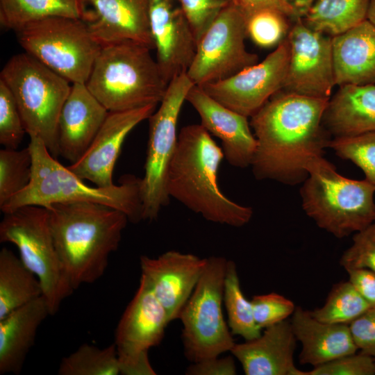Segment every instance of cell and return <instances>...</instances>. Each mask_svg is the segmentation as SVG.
I'll use <instances>...</instances> for the list:
<instances>
[{"mask_svg":"<svg viewBox=\"0 0 375 375\" xmlns=\"http://www.w3.org/2000/svg\"><path fill=\"white\" fill-rule=\"evenodd\" d=\"M28 147L33 158L31 182L0 208L3 213L25 206L47 208L60 203L94 202L122 211L133 223L143 220L140 178L128 174L122 177L118 185L90 187L60 163L39 138L30 136Z\"/></svg>","mask_w":375,"mask_h":375,"instance_id":"4","label":"cell"},{"mask_svg":"<svg viewBox=\"0 0 375 375\" xmlns=\"http://www.w3.org/2000/svg\"><path fill=\"white\" fill-rule=\"evenodd\" d=\"M151 50L131 40L101 46L85 85L109 112L160 103L169 83Z\"/></svg>","mask_w":375,"mask_h":375,"instance_id":"5","label":"cell"},{"mask_svg":"<svg viewBox=\"0 0 375 375\" xmlns=\"http://www.w3.org/2000/svg\"><path fill=\"white\" fill-rule=\"evenodd\" d=\"M335 84H375V26L365 19L332 37Z\"/></svg>","mask_w":375,"mask_h":375,"instance_id":"25","label":"cell"},{"mask_svg":"<svg viewBox=\"0 0 375 375\" xmlns=\"http://www.w3.org/2000/svg\"><path fill=\"white\" fill-rule=\"evenodd\" d=\"M291 7L298 17H303L315 0H281Z\"/></svg>","mask_w":375,"mask_h":375,"instance_id":"45","label":"cell"},{"mask_svg":"<svg viewBox=\"0 0 375 375\" xmlns=\"http://www.w3.org/2000/svg\"><path fill=\"white\" fill-rule=\"evenodd\" d=\"M85 21L101 45L131 40L153 49L150 0H82Z\"/></svg>","mask_w":375,"mask_h":375,"instance_id":"20","label":"cell"},{"mask_svg":"<svg viewBox=\"0 0 375 375\" xmlns=\"http://www.w3.org/2000/svg\"><path fill=\"white\" fill-rule=\"evenodd\" d=\"M188 375H235L236 366L232 356L212 357L192 362L185 372Z\"/></svg>","mask_w":375,"mask_h":375,"instance_id":"42","label":"cell"},{"mask_svg":"<svg viewBox=\"0 0 375 375\" xmlns=\"http://www.w3.org/2000/svg\"><path fill=\"white\" fill-rule=\"evenodd\" d=\"M367 19L375 26V0H370L369 1Z\"/></svg>","mask_w":375,"mask_h":375,"instance_id":"46","label":"cell"},{"mask_svg":"<svg viewBox=\"0 0 375 375\" xmlns=\"http://www.w3.org/2000/svg\"><path fill=\"white\" fill-rule=\"evenodd\" d=\"M223 301L228 315V324L233 335L242 337L246 341L260 335L261 328L255 322L251 300L244 295L236 264L227 260Z\"/></svg>","mask_w":375,"mask_h":375,"instance_id":"30","label":"cell"},{"mask_svg":"<svg viewBox=\"0 0 375 375\" xmlns=\"http://www.w3.org/2000/svg\"><path fill=\"white\" fill-rule=\"evenodd\" d=\"M108 112L85 83H72L58 117L60 156L70 164L78 161L88 150Z\"/></svg>","mask_w":375,"mask_h":375,"instance_id":"21","label":"cell"},{"mask_svg":"<svg viewBox=\"0 0 375 375\" xmlns=\"http://www.w3.org/2000/svg\"><path fill=\"white\" fill-rule=\"evenodd\" d=\"M42 295L40 281L12 251H0V319Z\"/></svg>","mask_w":375,"mask_h":375,"instance_id":"27","label":"cell"},{"mask_svg":"<svg viewBox=\"0 0 375 375\" xmlns=\"http://www.w3.org/2000/svg\"><path fill=\"white\" fill-rule=\"evenodd\" d=\"M328 147L339 157L353 162L362 169L365 179L375 185V131L335 138Z\"/></svg>","mask_w":375,"mask_h":375,"instance_id":"34","label":"cell"},{"mask_svg":"<svg viewBox=\"0 0 375 375\" xmlns=\"http://www.w3.org/2000/svg\"><path fill=\"white\" fill-rule=\"evenodd\" d=\"M156 106L151 104L109 112L88 150L78 161L67 167L81 179L88 180L97 187L114 185L113 170L124 141L138 124L149 119Z\"/></svg>","mask_w":375,"mask_h":375,"instance_id":"18","label":"cell"},{"mask_svg":"<svg viewBox=\"0 0 375 375\" xmlns=\"http://www.w3.org/2000/svg\"><path fill=\"white\" fill-rule=\"evenodd\" d=\"M207 258L168 251L157 258L141 256L142 277L167 311L169 319H178L206 267Z\"/></svg>","mask_w":375,"mask_h":375,"instance_id":"17","label":"cell"},{"mask_svg":"<svg viewBox=\"0 0 375 375\" xmlns=\"http://www.w3.org/2000/svg\"><path fill=\"white\" fill-rule=\"evenodd\" d=\"M288 17L274 9L259 10L246 19L247 36L262 47L278 45L289 32Z\"/></svg>","mask_w":375,"mask_h":375,"instance_id":"35","label":"cell"},{"mask_svg":"<svg viewBox=\"0 0 375 375\" xmlns=\"http://www.w3.org/2000/svg\"><path fill=\"white\" fill-rule=\"evenodd\" d=\"M231 2L246 19L253 13L264 9H274L294 19L298 17L294 10L281 0H231Z\"/></svg>","mask_w":375,"mask_h":375,"instance_id":"43","label":"cell"},{"mask_svg":"<svg viewBox=\"0 0 375 375\" xmlns=\"http://www.w3.org/2000/svg\"><path fill=\"white\" fill-rule=\"evenodd\" d=\"M370 0H315L301 17L310 28L334 37L367 19Z\"/></svg>","mask_w":375,"mask_h":375,"instance_id":"28","label":"cell"},{"mask_svg":"<svg viewBox=\"0 0 375 375\" xmlns=\"http://www.w3.org/2000/svg\"><path fill=\"white\" fill-rule=\"evenodd\" d=\"M46 208L56 249L74 290L96 282L119 246L127 215L94 202L54 203Z\"/></svg>","mask_w":375,"mask_h":375,"instance_id":"2","label":"cell"},{"mask_svg":"<svg viewBox=\"0 0 375 375\" xmlns=\"http://www.w3.org/2000/svg\"><path fill=\"white\" fill-rule=\"evenodd\" d=\"M370 307L348 281L334 285L323 306L310 312L320 322L349 324Z\"/></svg>","mask_w":375,"mask_h":375,"instance_id":"32","label":"cell"},{"mask_svg":"<svg viewBox=\"0 0 375 375\" xmlns=\"http://www.w3.org/2000/svg\"><path fill=\"white\" fill-rule=\"evenodd\" d=\"M349 281L367 301L371 307H375V272L367 268L347 271Z\"/></svg>","mask_w":375,"mask_h":375,"instance_id":"44","label":"cell"},{"mask_svg":"<svg viewBox=\"0 0 375 375\" xmlns=\"http://www.w3.org/2000/svg\"><path fill=\"white\" fill-rule=\"evenodd\" d=\"M306 169L302 206L319 228L342 238L375 222V185L340 175L322 155L311 157Z\"/></svg>","mask_w":375,"mask_h":375,"instance_id":"6","label":"cell"},{"mask_svg":"<svg viewBox=\"0 0 375 375\" xmlns=\"http://www.w3.org/2000/svg\"><path fill=\"white\" fill-rule=\"evenodd\" d=\"M186 101L199 115L200 124L221 140L224 158L231 166L251 165L257 141L247 117L222 105L198 85L191 88Z\"/></svg>","mask_w":375,"mask_h":375,"instance_id":"19","label":"cell"},{"mask_svg":"<svg viewBox=\"0 0 375 375\" xmlns=\"http://www.w3.org/2000/svg\"><path fill=\"white\" fill-rule=\"evenodd\" d=\"M374 358L356 353L313 367L305 375H374Z\"/></svg>","mask_w":375,"mask_h":375,"instance_id":"40","label":"cell"},{"mask_svg":"<svg viewBox=\"0 0 375 375\" xmlns=\"http://www.w3.org/2000/svg\"><path fill=\"white\" fill-rule=\"evenodd\" d=\"M352 340L361 353L375 358V307L349 324Z\"/></svg>","mask_w":375,"mask_h":375,"instance_id":"41","label":"cell"},{"mask_svg":"<svg viewBox=\"0 0 375 375\" xmlns=\"http://www.w3.org/2000/svg\"><path fill=\"white\" fill-rule=\"evenodd\" d=\"M58 374H120L115 343L103 349L89 344L81 345L75 351L62 359L58 367Z\"/></svg>","mask_w":375,"mask_h":375,"instance_id":"31","label":"cell"},{"mask_svg":"<svg viewBox=\"0 0 375 375\" xmlns=\"http://www.w3.org/2000/svg\"><path fill=\"white\" fill-rule=\"evenodd\" d=\"M374 360H375V358H374Z\"/></svg>","mask_w":375,"mask_h":375,"instance_id":"47","label":"cell"},{"mask_svg":"<svg viewBox=\"0 0 375 375\" xmlns=\"http://www.w3.org/2000/svg\"><path fill=\"white\" fill-rule=\"evenodd\" d=\"M16 33L26 53L72 83H86L101 48L86 22L78 18L48 17Z\"/></svg>","mask_w":375,"mask_h":375,"instance_id":"9","label":"cell"},{"mask_svg":"<svg viewBox=\"0 0 375 375\" xmlns=\"http://www.w3.org/2000/svg\"><path fill=\"white\" fill-rule=\"evenodd\" d=\"M322 122L335 138L375 131V84L340 86L329 99Z\"/></svg>","mask_w":375,"mask_h":375,"instance_id":"26","label":"cell"},{"mask_svg":"<svg viewBox=\"0 0 375 375\" xmlns=\"http://www.w3.org/2000/svg\"><path fill=\"white\" fill-rule=\"evenodd\" d=\"M346 271L367 268L375 272V222L356 232L353 243L340 260Z\"/></svg>","mask_w":375,"mask_h":375,"instance_id":"38","label":"cell"},{"mask_svg":"<svg viewBox=\"0 0 375 375\" xmlns=\"http://www.w3.org/2000/svg\"><path fill=\"white\" fill-rule=\"evenodd\" d=\"M193 85L186 73L172 78L158 109L148 119L144 174L141 178L143 220L156 219L162 208L169 203L167 178L178 141V117L186 96Z\"/></svg>","mask_w":375,"mask_h":375,"instance_id":"11","label":"cell"},{"mask_svg":"<svg viewBox=\"0 0 375 375\" xmlns=\"http://www.w3.org/2000/svg\"><path fill=\"white\" fill-rule=\"evenodd\" d=\"M51 17L83 19L82 0H0V23L15 32Z\"/></svg>","mask_w":375,"mask_h":375,"instance_id":"29","label":"cell"},{"mask_svg":"<svg viewBox=\"0 0 375 375\" xmlns=\"http://www.w3.org/2000/svg\"><path fill=\"white\" fill-rule=\"evenodd\" d=\"M293 333L301 344V364L312 367L355 353L349 324H331L315 319L310 311L296 307L290 320Z\"/></svg>","mask_w":375,"mask_h":375,"instance_id":"23","label":"cell"},{"mask_svg":"<svg viewBox=\"0 0 375 375\" xmlns=\"http://www.w3.org/2000/svg\"><path fill=\"white\" fill-rule=\"evenodd\" d=\"M169 323L166 310L140 277L138 289L115 333L120 374H156L149 362V351L160 344Z\"/></svg>","mask_w":375,"mask_h":375,"instance_id":"13","label":"cell"},{"mask_svg":"<svg viewBox=\"0 0 375 375\" xmlns=\"http://www.w3.org/2000/svg\"><path fill=\"white\" fill-rule=\"evenodd\" d=\"M197 41L231 0H178Z\"/></svg>","mask_w":375,"mask_h":375,"instance_id":"39","label":"cell"},{"mask_svg":"<svg viewBox=\"0 0 375 375\" xmlns=\"http://www.w3.org/2000/svg\"><path fill=\"white\" fill-rule=\"evenodd\" d=\"M251 303L255 322L261 329L287 319L296 308L291 300L275 292L254 295Z\"/></svg>","mask_w":375,"mask_h":375,"instance_id":"37","label":"cell"},{"mask_svg":"<svg viewBox=\"0 0 375 375\" xmlns=\"http://www.w3.org/2000/svg\"><path fill=\"white\" fill-rule=\"evenodd\" d=\"M26 133L15 99L0 79V144L3 148L17 149Z\"/></svg>","mask_w":375,"mask_h":375,"instance_id":"36","label":"cell"},{"mask_svg":"<svg viewBox=\"0 0 375 375\" xmlns=\"http://www.w3.org/2000/svg\"><path fill=\"white\" fill-rule=\"evenodd\" d=\"M297 341L285 319L265 328L257 338L235 344L230 352L246 375H305L294 365Z\"/></svg>","mask_w":375,"mask_h":375,"instance_id":"22","label":"cell"},{"mask_svg":"<svg viewBox=\"0 0 375 375\" xmlns=\"http://www.w3.org/2000/svg\"><path fill=\"white\" fill-rule=\"evenodd\" d=\"M3 215L0 242L17 247L23 263L40 281L50 315H54L74 290L54 244L48 210L25 206Z\"/></svg>","mask_w":375,"mask_h":375,"instance_id":"8","label":"cell"},{"mask_svg":"<svg viewBox=\"0 0 375 375\" xmlns=\"http://www.w3.org/2000/svg\"><path fill=\"white\" fill-rule=\"evenodd\" d=\"M0 79L15 99L26 133L41 139L57 158L58 117L70 92V82L26 52L8 60Z\"/></svg>","mask_w":375,"mask_h":375,"instance_id":"7","label":"cell"},{"mask_svg":"<svg viewBox=\"0 0 375 375\" xmlns=\"http://www.w3.org/2000/svg\"><path fill=\"white\" fill-rule=\"evenodd\" d=\"M227 260L207 258L203 272L179 318L187 359L196 362L230 351L235 344L222 312Z\"/></svg>","mask_w":375,"mask_h":375,"instance_id":"10","label":"cell"},{"mask_svg":"<svg viewBox=\"0 0 375 375\" xmlns=\"http://www.w3.org/2000/svg\"><path fill=\"white\" fill-rule=\"evenodd\" d=\"M246 19L233 4L224 9L197 41L187 75L195 85L224 80L256 64L258 56L247 51Z\"/></svg>","mask_w":375,"mask_h":375,"instance_id":"12","label":"cell"},{"mask_svg":"<svg viewBox=\"0 0 375 375\" xmlns=\"http://www.w3.org/2000/svg\"><path fill=\"white\" fill-rule=\"evenodd\" d=\"M286 39L290 47L286 92L330 99L335 85L332 37L315 31L297 17Z\"/></svg>","mask_w":375,"mask_h":375,"instance_id":"15","label":"cell"},{"mask_svg":"<svg viewBox=\"0 0 375 375\" xmlns=\"http://www.w3.org/2000/svg\"><path fill=\"white\" fill-rule=\"evenodd\" d=\"M328 101L281 90L251 117L257 141L251 166L257 179L305 181L306 163L323 155L331 141L322 122Z\"/></svg>","mask_w":375,"mask_h":375,"instance_id":"1","label":"cell"},{"mask_svg":"<svg viewBox=\"0 0 375 375\" xmlns=\"http://www.w3.org/2000/svg\"><path fill=\"white\" fill-rule=\"evenodd\" d=\"M224 158L222 149L201 124L183 126L169 166L167 190L170 198L209 222L241 227L249 222L253 210L221 191L217 173Z\"/></svg>","mask_w":375,"mask_h":375,"instance_id":"3","label":"cell"},{"mask_svg":"<svg viewBox=\"0 0 375 375\" xmlns=\"http://www.w3.org/2000/svg\"><path fill=\"white\" fill-rule=\"evenodd\" d=\"M49 315L42 295L0 319V374H20L38 330Z\"/></svg>","mask_w":375,"mask_h":375,"instance_id":"24","label":"cell"},{"mask_svg":"<svg viewBox=\"0 0 375 375\" xmlns=\"http://www.w3.org/2000/svg\"><path fill=\"white\" fill-rule=\"evenodd\" d=\"M33 158L28 147L0 150V208L25 189L31 182Z\"/></svg>","mask_w":375,"mask_h":375,"instance_id":"33","label":"cell"},{"mask_svg":"<svg viewBox=\"0 0 375 375\" xmlns=\"http://www.w3.org/2000/svg\"><path fill=\"white\" fill-rule=\"evenodd\" d=\"M149 24L156 60L169 83L187 73L197 41L178 0H150Z\"/></svg>","mask_w":375,"mask_h":375,"instance_id":"16","label":"cell"},{"mask_svg":"<svg viewBox=\"0 0 375 375\" xmlns=\"http://www.w3.org/2000/svg\"><path fill=\"white\" fill-rule=\"evenodd\" d=\"M290 47L286 38L263 60L232 76L200 86L214 99L247 117L282 90L287 76Z\"/></svg>","mask_w":375,"mask_h":375,"instance_id":"14","label":"cell"}]
</instances>
